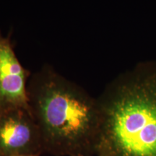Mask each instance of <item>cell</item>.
Returning <instances> with one entry per match:
<instances>
[{"label": "cell", "mask_w": 156, "mask_h": 156, "mask_svg": "<svg viewBox=\"0 0 156 156\" xmlns=\"http://www.w3.org/2000/svg\"><path fill=\"white\" fill-rule=\"evenodd\" d=\"M13 156H33V155H30V154H23V155H17Z\"/></svg>", "instance_id": "obj_5"}, {"label": "cell", "mask_w": 156, "mask_h": 156, "mask_svg": "<svg viewBox=\"0 0 156 156\" xmlns=\"http://www.w3.org/2000/svg\"><path fill=\"white\" fill-rule=\"evenodd\" d=\"M3 109H2L1 108H0V118H1L2 115V113H3Z\"/></svg>", "instance_id": "obj_6"}, {"label": "cell", "mask_w": 156, "mask_h": 156, "mask_svg": "<svg viewBox=\"0 0 156 156\" xmlns=\"http://www.w3.org/2000/svg\"><path fill=\"white\" fill-rule=\"evenodd\" d=\"M0 108L3 110L29 106L26 75L8 38L0 31Z\"/></svg>", "instance_id": "obj_4"}, {"label": "cell", "mask_w": 156, "mask_h": 156, "mask_svg": "<svg viewBox=\"0 0 156 156\" xmlns=\"http://www.w3.org/2000/svg\"><path fill=\"white\" fill-rule=\"evenodd\" d=\"M41 142L30 110H4L0 118V153L5 156L30 154Z\"/></svg>", "instance_id": "obj_3"}, {"label": "cell", "mask_w": 156, "mask_h": 156, "mask_svg": "<svg viewBox=\"0 0 156 156\" xmlns=\"http://www.w3.org/2000/svg\"><path fill=\"white\" fill-rule=\"evenodd\" d=\"M27 90L42 145L60 155L85 156L94 153L97 101L50 71L36 75Z\"/></svg>", "instance_id": "obj_1"}, {"label": "cell", "mask_w": 156, "mask_h": 156, "mask_svg": "<svg viewBox=\"0 0 156 156\" xmlns=\"http://www.w3.org/2000/svg\"><path fill=\"white\" fill-rule=\"evenodd\" d=\"M98 156H156V75L124 80L97 101Z\"/></svg>", "instance_id": "obj_2"}]
</instances>
